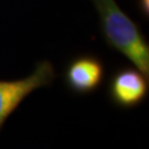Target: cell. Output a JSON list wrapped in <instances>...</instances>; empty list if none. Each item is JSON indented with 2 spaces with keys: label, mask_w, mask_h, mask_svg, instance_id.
I'll use <instances>...</instances> for the list:
<instances>
[{
  "label": "cell",
  "mask_w": 149,
  "mask_h": 149,
  "mask_svg": "<svg viewBox=\"0 0 149 149\" xmlns=\"http://www.w3.org/2000/svg\"><path fill=\"white\" fill-rule=\"evenodd\" d=\"M100 15L106 44L123 54L149 79V44L136 22L119 8L116 0H91Z\"/></svg>",
  "instance_id": "1"
},
{
  "label": "cell",
  "mask_w": 149,
  "mask_h": 149,
  "mask_svg": "<svg viewBox=\"0 0 149 149\" xmlns=\"http://www.w3.org/2000/svg\"><path fill=\"white\" fill-rule=\"evenodd\" d=\"M55 76L53 64L50 61H41L37 63L32 74L24 79L0 81V130L26 97L38 88L50 86Z\"/></svg>",
  "instance_id": "2"
},
{
  "label": "cell",
  "mask_w": 149,
  "mask_h": 149,
  "mask_svg": "<svg viewBox=\"0 0 149 149\" xmlns=\"http://www.w3.org/2000/svg\"><path fill=\"white\" fill-rule=\"evenodd\" d=\"M148 80L149 79L139 70H136V68H118L113 72L108 80V97L118 108H135L141 105L148 96Z\"/></svg>",
  "instance_id": "3"
},
{
  "label": "cell",
  "mask_w": 149,
  "mask_h": 149,
  "mask_svg": "<svg viewBox=\"0 0 149 149\" xmlns=\"http://www.w3.org/2000/svg\"><path fill=\"white\" fill-rule=\"evenodd\" d=\"M105 65L94 54H80L68 62L64 70L66 88L76 95H88L98 90L105 79Z\"/></svg>",
  "instance_id": "4"
},
{
  "label": "cell",
  "mask_w": 149,
  "mask_h": 149,
  "mask_svg": "<svg viewBox=\"0 0 149 149\" xmlns=\"http://www.w3.org/2000/svg\"><path fill=\"white\" fill-rule=\"evenodd\" d=\"M138 11L146 20L149 18V0H137Z\"/></svg>",
  "instance_id": "5"
}]
</instances>
